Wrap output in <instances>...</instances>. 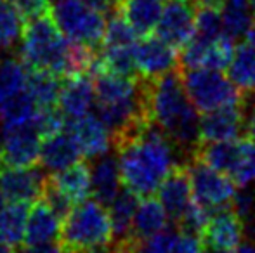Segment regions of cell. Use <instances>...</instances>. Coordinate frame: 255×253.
I'll use <instances>...</instances> for the list:
<instances>
[{
    "mask_svg": "<svg viewBox=\"0 0 255 253\" xmlns=\"http://www.w3.org/2000/svg\"><path fill=\"white\" fill-rule=\"evenodd\" d=\"M44 177L45 173L37 169V165L28 167V169L2 167L0 169V192L7 201L31 203L40 198Z\"/></svg>",
    "mask_w": 255,
    "mask_h": 253,
    "instance_id": "5bb4252c",
    "label": "cell"
},
{
    "mask_svg": "<svg viewBox=\"0 0 255 253\" xmlns=\"http://www.w3.org/2000/svg\"><path fill=\"white\" fill-rule=\"evenodd\" d=\"M51 14L68 40L80 42L92 49L101 47L106 23L99 12L89 9L80 0H56Z\"/></svg>",
    "mask_w": 255,
    "mask_h": 253,
    "instance_id": "8992f818",
    "label": "cell"
},
{
    "mask_svg": "<svg viewBox=\"0 0 255 253\" xmlns=\"http://www.w3.org/2000/svg\"><path fill=\"white\" fill-rule=\"evenodd\" d=\"M229 80L243 92L255 94V49L249 44H240L235 49L231 64L228 66Z\"/></svg>",
    "mask_w": 255,
    "mask_h": 253,
    "instance_id": "d4e9b609",
    "label": "cell"
},
{
    "mask_svg": "<svg viewBox=\"0 0 255 253\" xmlns=\"http://www.w3.org/2000/svg\"><path fill=\"white\" fill-rule=\"evenodd\" d=\"M252 5H254V10H255V0H252Z\"/></svg>",
    "mask_w": 255,
    "mask_h": 253,
    "instance_id": "7dc6e473",
    "label": "cell"
},
{
    "mask_svg": "<svg viewBox=\"0 0 255 253\" xmlns=\"http://www.w3.org/2000/svg\"><path fill=\"white\" fill-rule=\"evenodd\" d=\"M28 212L30 203L24 201H9L0 210V238L14 248L23 245Z\"/></svg>",
    "mask_w": 255,
    "mask_h": 253,
    "instance_id": "4316f807",
    "label": "cell"
},
{
    "mask_svg": "<svg viewBox=\"0 0 255 253\" xmlns=\"http://www.w3.org/2000/svg\"><path fill=\"white\" fill-rule=\"evenodd\" d=\"M243 219L235 210L221 208L215 210L208 219L207 226L200 234L203 247L231 253L242 243Z\"/></svg>",
    "mask_w": 255,
    "mask_h": 253,
    "instance_id": "8fae6325",
    "label": "cell"
},
{
    "mask_svg": "<svg viewBox=\"0 0 255 253\" xmlns=\"http://www.w3.org/2000/svg\"><path fill=\"white\" fill-rule=\"evenodd\" d=\"M59 227H61L59 215L49 206V203L45 199L37 198L33 205L30 206V212H28L23 248L57 240Z\"/></svg>",
    "mask_w": 255,
    "mask_h": 253,
    "instance_id": "ac0fdd59",
    "label": "cell"
},
{
    "mask_svg": "<svg viewBox=\"0 0 255 253\" xmlns=\"http://www.w3.org/2000/svg\"><path fill=\"white\" fill-rule=\"evenodd\" d=\"M177 234L170 229H161L160 233L146 238L142 241H137V252L135 253H170L174 248Z\"/></svg>",
    "mask_w": 255,
    "mask_h": 253,
    "instance_id": "e575fe53",
    "label": "cell"
},
{
    "mask_svg": "<svg viewBox=\"0 0 255 253\" xmlns=\"http://www.w3.org/2000/svg\"><path fill=\"white\" fill-rule=\"evenodd\" d=\"M245 127V104H226L207 111L200 118V144L238 139Z\"/></svg>",
    "mask_w": 255,
    "mask_h": 253,
    "instance_id": "30bf717a",
    "label": "cell"
},
{
    "mask_svg": "<svg viewBox=\"0 0 255 253\" xmlns=\"http://www.w3.org/2000/svg\"><path fill=\"white\" fill-rule=\"evenodd\" d=\"M38 108L28 90L17 92L14 95L2 99L0 101V125H19V123H28L35 118Z\"/></svg>",
    "mask_w": 255,
    "mask_h": 253,
    "instance_id": "83f0119b",
    "label": "cell"
},
{
    "mask_svg": "<svg viewBox=\"0 0 255 253\" xmlns=\"http://www.w3.org/2000/svg\"><path fill=\"white\" fill-rule=\"evenodd\" d=\"M195 35L208 40H214V38L224 35L222 30V19L221 12L215 9H198L196 10V30Z\"/></svg>",
    "mask_w": 255,
    "mask_h": 253,
    "instance_id": "836d02e7",
    "label": "cell"
},
{
    "mask_svg": "<svg viewBox=\"0 0 255 253\" xmlns=\"http://www.w3.org/2000/svg\"><path fill=\"white\" fill-rule=\"evenodd\" d=\"M94 80L89 73H77L63 78L57 108L70 120L87 115L94 104Z\"/></svg>",
    "mask_w": 255,
    "mask_h": 253,
    "instance_id": "9a60e30c",
    "label": "cell"
},
{
    "mask_svg": "<svg viewBox=\"0 0 255 253\" xmlns=\"http://www.w3.org/2000/svg\"><path fill=\"white\" fill-rule=\"evenodd\" d=\"M66 130L77 141L85 158H99L106 155L111 146V137L103 120L96 115H84L66 123Z\"/></svg>",
    "mask_w": 255,
    "mask_h": 253,
    "instance_id": "2e32d148",
    "label": "cell"
},
{
    "mask_svg": "<svg viewBox=\"0 0 255 253\" xmlns=\"http://www.w3.org/2000/svg\"><path fill=\"white\" fill-rule=\"evenodd\" d=\"M122 179L117 155H103L92 165V196L101 205H110L120 192Z\"/></svg>",
    "mask_w": 255,
    "mask_h": 253,
    "instance_id": "44dd1931",
    "label": "cell"
},
{
    "mask_svg": "<svg viewBox=\"0 0 255 253\" xmlns=\"http://www.w3.org/2000/svg\"><path fill=\"white\" fill-rule=\"evenodd\" d=\"M134 58H135V68H137V75L146 80L158 78L165 75L167 71L177 68V54L175 49L165 44L161 38L158 37H142L137 40L134 49Z\"/></svg>",
    "mask_w": 255,
    "mask_h": 253,
    "instance_id": "7c38bea8",
    "label": "cell"
},
{
    "mask_svg": "<svg viewBox=\"0 0 255 253\" xmlns=\"http://www.w3.org/2000/svg\"><path fill=\"white\" fill-rule=\"evenodd\" d=\"M181 77L188 97L202 113L226 104L243 102L245 94L229 80V77H226L219 70H210V68L181 70Z\"/></svg>",
    "mask_w": 255,
    "mask_h": 253,
    "instance_id": "5b68a950",
    "label": "cell"
},
{
    "mask_svg": "<svg viewBox=\"0 0 255 253\" xmlns=\"http://www.w3.org/2000/svg\"><path fill=\"white\" fill-rule=\"evenodd\" d=\"M146 101L154 125L175 148L193 155L200 146V115L186 94L181 68L146 80Z\"/></svg>",
    "mask_w": 255,
    "mask_h": 253,
    "instance_id": "6da1fadb",
    "label": "cell"
},
{
    "mask_svg": "<svg viewBox=\"0 0 255 253\" xmlns=\"http://www.w3.org/2000/svg\"><path fill=\"white\" fill-rule=\"evenodd\" d=\"M82 156L84 155H82L77 141L64 128L59 134L42 139L38 163L49 172H57V170H63L77 163L78 160H82Z\"/></svg>",
    "mask_w": 255,
    "mask_h": 253,
    "instance_id": "d6986e66",
    "label": "cell"
},
{
    "mask_svg": "<svg viewBox=\"0 0 255 253\" xmlns=\"http://www.w3.org/2000/svg\"><path fill=\"white\" fill-rule=\"evenodd\" d=\"M231 253H255V247L252 243H240Z\"/></svg>",
    "mask_w": 255,
    "mask_h": 253,
    "instance_id": "7bdbcfd3",
    "label": "cell"
},
{
    "mask_svg": "<svg viewBox=\"0 0 255 253\" xmlns=\"http://www.w3.org/2000/svg\"><path fill=\"white\" fill-rule=\"evenodd\" d=\"M203 253H226V252H221V250H214V248L203 247Z\"/></svg>",
    "mask_w": 255,
    "mask_h": 253,
    "instance_id": "f6af8a7d",
    "label": "cell"
},
{
    "mask_svg": "<svg viewBox=\"0 0 255 253\" xmlns=\"http://www.w3.org/2000/svg\"><path fill=\"white\" fill-rule=\"evenodd\" d=\"M221 19L224 35L233 42L245 38L255 24V10L252 0H226L221 7Z\"/></svg>",
    "mask_w": 255,
    "mask_h": 253,
    "instance_id": "603a6c76",
    "label": "cell"
},
{
    "mask_svg": "<svg viewBox=\"0 0 255 253\" xmlns=\"http://www.w3.org/2000/svg\"><path fill=\"white\" fill-rule=\"evenodd\" d=\"M245 132H247V137L254 139L255 141V104L250 108L249 116H245Z\"/></svg>",
    "mask_w": 255,
    "mask_h": 253,
    "instance_id": "60d3db41",
    "label": "cell"
},
{
    "mask_svg": "<svg viewBox=\"0 0 255 253\" xmlns=\"http://www.w3.org/2000/svg\"><path fill=\"white\" fill-rule=\"evenodd\" d=\"M210 215H212V210L208 206H205L203 203H200L198 199L193 198L191 203L188 205V208L181 215V219L175 222L179 227V233H189L200 238V234H202V231L207 226Z\"/></svg>",
    "mask_w": 255,
    "mask_h": 253,
    "instance_id": "d6a6232c",
    "label": "cell"
},
{
    "mask_svg": "<svg viewBox=\"0 0 255 253\" xmlns=\"http://www.w3.org/2000/svg\"><path fill=\"white\" fill-rule=\"evenodd\" d=\"M57 243L63 253H98L113 243L110 213L99 201L75 205L61 220Z\"/></svg>",
    "mask_w": 255,
    "mask_h": 253,
    "instance_id": "3957f363",
    "label": "cell"
},
{
    "mask_svg": "<svg viewBox=\"0 0 255 253\" xmlns=\"http://www.w3.org/2000/svg\"><path fill=\"white\" fill-rule=\"evenodd\" d=\"M196 7L198 9H215V10H221V7L226 3V0H195Z\"/></svg>",
    "mask_w": 255,
    "mask_h": 253,
    "instance_id": "b9f144b4",
    "label": "cell"
},
{
    "mask_svg": "<svg viewBox=\"0 0 255 253\" xmlns=\"http://www.w3.org/2000/svg\"><path fill=\"white\" fill-rule=\"evenodd\" d=\"M168 215L165 212L163 205L158 198L153 196H144L142 201H139L137 210H135L134 220H132L130 234L127 238H132L134 241H142L153 234L160 233L167 227Z\"/></svg>",
    "mask_w": 255,
    "mask_h": 253,
    "instance_id": "7402d4cb",
    "label": "cell"
},
{
    "mask_svg": "<svg viewBox=\"0 0 255 253\" xmlns=\"http://www.w3.org/2000/svg\"><path fill=\"white\" fill-rule=\"evenodd\" d=\"M63 78L52 71L45 70H30L26 77V90L35 101L37 108H51L57 106Z\"/></svg>",
    "mask_w": 255,
    "mask_h": 253,
    "instance_id": "cb8c5ba5",
    "label": "cell"
},
{
    "mask_svg": "<svg viewBox=\"0 0 255 253\" xmlns=\"http://www.w3.org/2000/svg\"><path fill=\"white\" fill-rule=\"evenodd\" d=\"M24 253H63V250H61V245L57 243V240H56L54 243L52 241H47V243L28 247V248H24Z\"/></svg>",
    "mask_w": 255,
    "mask_h": 253,
    "instance_id": "ab89813d",
    "label": "cell"
},
{
    "mask_svg": "<svg viewBox=\"0 0 255 253\" xmlns=\"http://www.w3.org/2000/svg\"><path fill=\"white\" fill-rule=\"evenodd\" d=\"M24 19L10 0H0V47L10 49L21 40Z\"/></svg>",
    "mask_w": 255,
    "mask_h": 253,
    "instance_id": "4dcf8cb0",
    "label": "cell"
},
{
    "mask_svg": "<svg viewBox=\"0 0 255 253\" xmlns=\"http://www.w3.org/2000/svg\"><path fill=\"white\" fill-rule=\"evenodd\" d=\"M47 177L73 206L87 201L89 196H92V165L85 160H78L66 169L47 173Z\"/></svg>",
    "mask_w": 255,
    "mask_h": 253,
    "instance_id": "e0dca14e",
    "label": "cell"
},
{
    "mask_svg": "<svg viewBox=\"0 0 255 253\" xmlns=\"http://www.w3.org/2000/svg\"><path fill=\"white\" fill-rule=\"evenodd\" d=\"M170 253H203V243L195 234L179 233Z\"/></svg>",
    "mask_w": 255,
    "mask_h": 253,
    "instance_id": "8d00e7d4",
    "label": "cell"
},
{
    "mask_svg": "<svg viewBox=\"0 0 255 253\" xmlns=\"http://www.w3.org/2000/svg\"><path fill=\"white\" fill-rule=\"evenodd\" d=\"M233 54H235V44H233V40L229 37H226V35H221V37L208 42L207 51H205L203 56L202 68H210V70H219V71L228 70V66L231 64Z\"/></svg>",
    "mask_w": 255,
    "mask_h": 253,
    "instance_id": "1f68e13d",
    "label": "cell"
},
{
    "mask_svg": "<svg viewBox=\"0 0 255 253\" xmlns=\"http://www.w3.org/2000/svg\"><path fill=\"white\" fill-rule=\"evenodd\" d=\"M156 191L158 199L163 205L168 219L177 222L193 199L188 163H175Z\"/></svg>",
    "mask_w": 255,
    "mask_h": 253,
    "instance_id": "4fadbf2b",
    "label": "cell"
},
{
    "mask_svg": "<svg viewBox=\"0 0 255 253\" xmlns=\"http://www.w3.org/2000/svg\"><path fill=\"white\" fill-rule=\"evenodd\" d=\"M0 253H17V252L12 245H9L3 238H0Z\"/></svg>",
    "mask_w": 255,
    "mask_h": 253,
    "instance_id": "ee69618b",
    "label": "cell"
},
{
    "mask_svg": "<svg viewBox=\"0 0 255 253\" xmlns=\"http://www.w3.org/2000/svg\"><path fill=\"white\" fill-rule=\"evenodd\" d=\"M80 2L85 3L89 9L99 12L101 16H106V14L117 12L118 2H120V0H80Z\"/></svg>",
    "mask_w": 255,
    "mask_h": 253,
    "instance_id": "f35d334b",
    "label": "cell"
},
{
    "mask_svg": "<svg viewBox=\"0 0 255 253\" xmlns=\"http://www.w3.org/2000/svg\"><path fill=\"white\" fill-rule=\"evenodd\" d=\"M165 0H120L117 12L122 14L139 38L149 37L156 30Z\"/></svg>",
    "mask_w": 255,
    "mask_h": 253,
    "instance_id": "ffe728a7",
    "label": "cell"
},
{
    "mask_svg": "<svg viewBox=\"0 0 255 253\" xmlns=\"http://www.w3.org/2000/svg\"><path fill=\"white\" fill-rule=\"evenodd\" d=\"M2 206H3V196H2V192H0V210H2Z\"/></svg>",
    "mask_w": 255,
    "mask_h": 253,
    "instance_id": "bcb514c9",
    "label": "cell"
},
{
    "mask_svg": "<svg viewBox=\"0 0 255 253\" xmlns=\"http://www.w3.org/2000/svg\"><path fill=\"white\" fill-rule=\"evenodd\" d=\"M122 186L139 198L151 196L174 162V144L154 123L115 146Z\"/></svg>",
    "mask_w": 255,
    "mask_h": 253,
    "instance_id": "7a4b0ae2",
    "label": "cell"
},
{
    "mask_svg": "<svg viewBox=\"0 0 255 253\" xmlns=\"http://www.w3.org/2000/svg\"><path fill=\"white\" fill-rule=\"evenodd\" d=\"M188 170L193 198L208 206L212 212L231 206V201L236 194V184L231 180V177L212 169L202 160L193 156L188 163Z\"/></svg>",
    "mask_w": 255,
    "mask_h": 253,
    "instance_id": "52a82bcc",
    "label": "cell"
},
{
    "mask_svg": "<svg viewBox=\"0 0 255 253\" xmlns=\"http://www.w3.org/2000/svg\"><path fill=\"white\" fill-rule=\"evenodd\" d=\"M28 68L21 59L10 58L0 63V101L26 88Z\"/></svg>",
    "mask_w": 255,
    "mask_h": 253,
    "instance_id": "f546056e",
    "label": "cell"
},
{
    "mask_svg": "<svg viewBox=\"0 0 255 253\" xmlns=\"http://www.w3.org/2000/svg\"><path fill=\"white\" fill-rule=\"evenodd\" d=\"M3 167L28 169L38 163L42 135L38 134L33 120L19 125H5L0 132Z\"/></svg>",
    "mask_w": 255,
    "mask_h": 253,
    "instance_id": "ba28073f",
    "label": "cell"
},
{
    "mask_svg": "<svg viewBox=\"0 0 255 253\" xmlns=\"http://www.w3.org/2000/svg\"><path fill=\"white\" fill-rule=\"evenodd\" d=\"M231 206L242 219H247V217L252 213V208H254L252 192H249L247 189H243L242 192H236L235 198H233V201H231Z\"/></svg>",
    "mask_w": 255,
    "mask_h": 253,
    "instance_id": "74e56055",
    "label": "cell"
},
{
    "mask_svg": "<svg viewBox=\"0 0 255 253\" xmlns=\"http://www.w3.org/2000/svg\"><path fill=\"white\" fill-rule=\"evenodd\" d=\"M10 2L17 9V12L21 14L24 23L51 9V3H49L51 0H10Z\"/></svg>",
    "mask_w": 255,
    "mask_h": 253,
    "instance_id": "d590c367",
    "label": "cell"
},
{
    "mask_svg": "<svg viewBox=\"0 0 255 253\" xmlns=\"http://www.w3.org/2000/svg\"><path fill=\"white\" fill-rule=\"evenodd\" d=\"M231 180L240 187L249 186L255 180V141L247 135L238 137V151L228 173Z\"/></svg>",
    "mask_w": 255,
    "mask_h": 253,
    "instance_id": "f1b7e54d",
    "label": "cell"
},
{
    "mask_svg": "<svg viewBox=\"0 0 255 253\" xmlns=\"http://www.w3.org/2000/svg\"><path fill=\"white\" fill-rule=\"evenodd\" d=\"M139 205V196L132 191H120L110 203V220L113 227V240H124L130 234L132 220H134L135 210Z\"/></svg>",
    "mask_w": 255,
    "mask_h": 253,
    "instance_id": "484cf974",
    "label": "cell"
},
{
    "mask_svg": "<svg viewBox=\"0 0 255 253\" xmlns=\"http://www.w3.org/2000/svg\"><path fill=\"white\" fill-rule=\"evenodd\" d=\"M196 10L195 0H165L154 30L156 37L175 51H181L195 35Z\"/></svg>",
    "mask_w": 255,
    "mask_h": 253,
    "instance_id": "9c48e42d",
    "label": "cell"
},
{
    "mask_svg": "<svg viewBox=\"0 0 255 253\" xmlns=\"http://www.w3.org/2000/svg\"><path fill=\"white\" fill-rule=\"evenodd\" d=\"M68 38L61 33L51 9L26 21L21 33L19 59L30 70H45L64 77Z\"/></svg>",
    "mask_w": 255,
    "mask_h": 253,
    "instance_id": "277c9868",
    "label": "cell"
}]
</instances>
